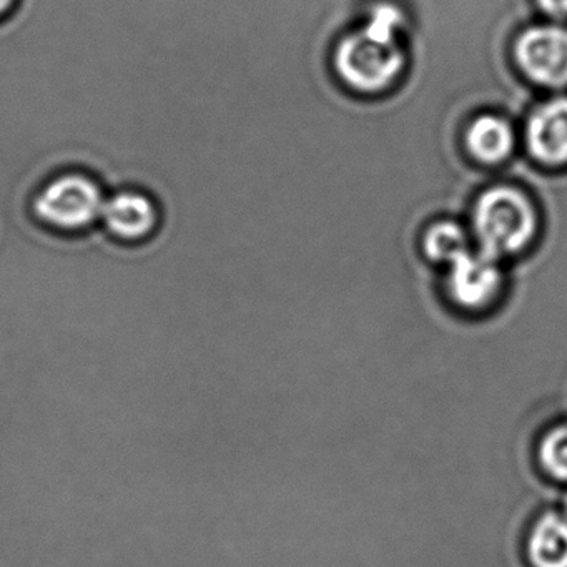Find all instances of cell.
Returning a JSON list of instances; mask_svg holds the SVG:
<instances>
[{
  "mask_svg": "<svg viewBox=\"0 0 567 567\" xmlns=\"http://www.w3.org/2000/svg\"><path fill=\"white\" fill-rule=\"evenodd\" d=\"M403 18L398 9L381 6L361 31L341 42L337 71L350 87L380 92L390 87L404 68V52L398 41Z\"/></svg>",
  "mask_w": 567,
  "mask_h": 567,
  "instance_id": "cell-1",
  "label": "cell"
},
{
  "mask_svg": "<svg viewBox=\"0 0 567 567\" xmlns=\"http://www.w3.org/2000/svg\"><path fill=\"white\" fill-rule=\"evenodd\" d=\"M536 225L533 204L516 188L487 190L474 207V234L481 251L494 260L526 248L536 234Z\"/></svg>",
  "mask_w": 567,
  "mask_h": 567,
  "instance_id": "cell-2",
  "label": "cell"
},
{
  "mask_svg": "<svg viewBox=\"0 0 567 567\" xmlns=\"http://www.w3.org/2000/svg\"><path fill=\"white\" fill-rule=\"evenodd\" d=\"M105 198L101 187L85 175L55 178L35 197V214L61 230H81L102 217Z\"/></svg>",
  "mask_w": 567,
  "mask_h": 567,
  "instance_id": "cell-3",
  "label": "cell"
},
{
  "mask_svg": "<svg viewBox=\"0 0 567 567\" xmlns=\"http://www.w3.org/2000/svg\"><path fill=\"white\" fill-rule=\"evenodd\" d=\"M516 58L530 81L544 87H566L567 29L559 25L529 29L517 41Z\"/></svg>",
  "mask_w": 567,
  "mask_h": 567,
  "instance_id": "cell-4",
  "label": "cell"
},
{
  "mask_svg": "<svg viewBox=\"0 0 567 567\" xmlns=\"http://www.w3.org/2000/svg\"><path fill=\"white\" fill-rule=\"evenodd\" d=\"M450 265L451 297L460 307L467 310H481L487 307L499 293L501 271L496 260L481 255L471 254L470 250L454 258Z\"/></svg>",
  "mask_w": 567,
  "mask_h": 567,
  "instance_id": "cell-5",
  "label": "cell"
},
{
  "mask_svg": "<svg viewBox=\"0 0 567 567\" xmlns=\"http://www.w3.org/2000/svg\"><path fill=\"white\" fill-rule=\"evenodd\" d=\"M526 142L540 164H567V99H554L530 115Z\"/></svg>",
  "mask_w": 567,
  "mask_h": 567,
  "instance_id": "cell-6",
  "label": "cell"
},
{
  "mask_svg": "<svg viewBox=\"0 0 567 567\" xmlns=\"http://www.w3.org/2000/svg\"><path fill=\"white\" fill-rule=\"evenodd\" d=\"M102 218L112 234L124 240H141L157 227V207L147 195L121 192L105 200Z\"/></svg>",
  "mask_w": 567,
  "mask_h": 567,
  "instance_id": "cell-7",
  "label": "cell"
},
{
  "mask_svg": "<svg viewBox=\"0 0 567 567\" xmlns=\"http://www.w3.org/2000/svg\"><path fill=\"white\" fill-rule=\"evenodd\" d=\"M533 567H567V517L547 513L537 519L527 540Z\"/></svg>",
  "mask_w": 567,
  "mask_h": 567,
  "instance_id": "cell-8",
  "label": "cell"
},
{
  "mask_svg": "<svg viewBox=\"0 0 567 567\" xmlns=\"http://www.w3.org/2000/svg\"><path fill=\"white\" fill-rule=\"evenodd\" d=\"M466 144L477 161L483 164H499L513 152V128L503 118L484 115L471 125Z\"/></svg>",
  "mask_w": 567,
  "mask_h": 567,
  "instance_id": "cell-9",
  "label": "cell"
},
{
  "mask_svg": "<svg viewBox=\"0 0 567 567\" xmlns=\"http://www.w3.org/2000/svg\"><path fill=\"white\" fill-rule=\"evenodd\" d=\"M467 250L466 234L454 224H437L424 238V251L433 261L451 264Z\"/></svg>",
  "mask_w": 567,
  "mask_h": 567,
  "instance_id": "cell-10",
  "label": "cell"
},
{
  "mask_svg": "<svg viewBox=\"0 0 567 567\" xmlns=\"http://www.w3.org/2000/svg\"><path fill=\"white\" fill-rule=\"evenodd\" d=\"M539 461L549 476L567 483V424L554 427L543 437Z\"/></svg>",
  "mask_w": 567,
  "mask_h": 567,
  "instance_id": "cell-11",
  "label": "cell"
},
{
  "mask_svg": "<svg viewBox=\"0 0 567 567\" xmlns=\"http://www.w3.org/2000/svg\"><path fill=\"white\" fill-rule=\"evenodd\" d=\"M540 9L554 19H567V0H537Z\"/></svg>",
  "mask_w": 567,
  "mask_h": 567,
  "instance_id": "cell-12",
  "label": "cell"
},
{
  "mask_svg": "<svg viewBox=\"0 0 567 567\" xmlns=\"http://www.w3.org/2000/svg\"><path fill=\"white\" fill-rule=\"evenodd\" d=\"M14 0H0V18L11 11Z\"/></svg>",
  "mask_w": 567,
  "mask_h": 567,
  "instance_id": "cell-13",
  "label": "cell"
},
{
  "mask_svg": "<svg viewBox=\"0 0 567 567\" xmlns=\"http://www.w3.org/2000/svg\"><path fill=\"white\" fill-rule=\"evenodd\" d=\"M563 507H564V516L567 517V494H566V497H564Z\"/></svg>",
  "mask_w": 567,
  "mask_h": 567,
  "instance_id": "cell-14",
  "label": "cell"
}]
</instances>
